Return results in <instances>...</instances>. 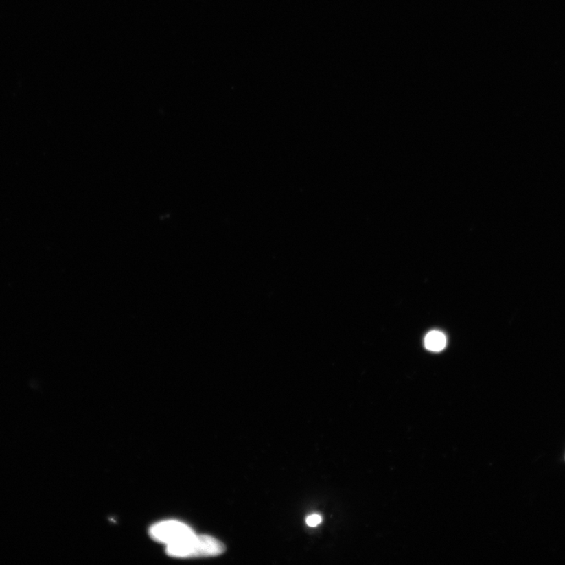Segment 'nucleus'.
Segmentation results:
<instances>
[{"label": "nucleus", "mask_w": 565, "mask_h": 565, "mask_svg": "<svg viewBox=\"0 0 565 565\" xmlns=\"http://www.w3.org/2000/svg\"><path fill=\"white\" fill-rule=\"evenodd\" d=\"M150 535L153 540L172 545L195 535L189 526L177 520H165L152 525Z\"/></svg>", "instance_id": "nucleus-2"}, {"label": "nucleus", "mask_w": 565, "mask_h": 565, "mask_svg": "<svg viewBox=\"0 0 565 565\" xmlns=\"http://www.w3.org/2000/svg\"><path fill=\"white\" fill-rule=\"evenodd\" d=\"M426 347L433 352H440L446 345V337L440 332L433 331L425 338Z\"/></svg>", "instance_id": "nucleus-3"}, {"label": "nucleus", "mask_w": 565, "mask_h": 565, "mask_svg": "<svg viewBox=\"0 0 565 565\" xmlns=\"http://www.w3.org/2000/svg\"><path fill=\"white\" fill-rule=\"evenodd\" d=\"M224 551L226 547L215 538L196 534L166 548L170 557L177 558L216 557Z\"/></svg>", "instance_id": "nucleus-1"}, {"label": "nucleus", "mask_w": 565, "mask_h": 565, "mask_svg": "<svg viewBox=\"0 0 565 565\" xmlns=\"http://www.w3.org/2000/svg\"><path fill=\"white\" fill-rule=\"evenodd\" d=\"M322 522L321 516L319 514H312L306 518V524L310 527H316Z\"/></svg>", "instance_id": "nucleus-4"}]
</instances>
